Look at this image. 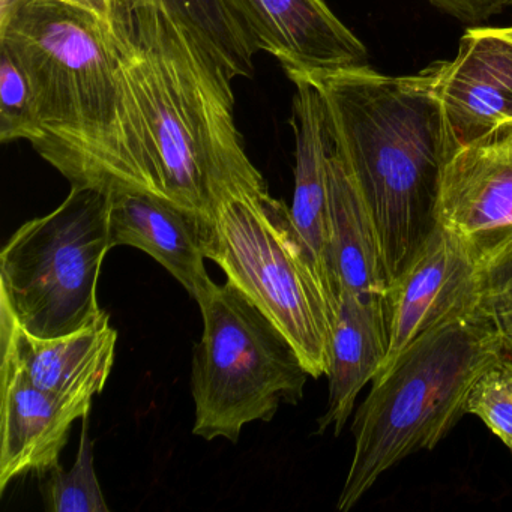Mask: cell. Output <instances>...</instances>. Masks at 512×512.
Masks as SVG:
<instances>
[{
  "mask_svg": "<svg viewBox=\"0 0 512 512\" xmlns=\"http://www.w3.org/2000/svg\"><path fill=\"white\" fill-rule=\"evenodd\" d=\"M110 193L71 187L44 217L19 227L0 253V305L29 334L64 337L106 314L98 280L110 244Z\"/></svg>",
  "mask_w": 512,
  "mask_h": 512,
  "instance_id": "52a82bcc",
  "label": "cell"
},
{
  "mask_svg": "<svg viewBox=\"0 0 512 512\" xmlns=\"http://www.w3.org/2000/svg\"><path fill=\"white\" fill-rule=\"evenodd\" d=\"M389 350L388 302L385 296L340 293L335 305L329 353L328 406L319 433L343 431L356 398L374 379Z\"/></svg>",
  "mask_w": 512,
  "mask_h": 512,
  "instance_id": "2e32d148",
  "label": "cell"
},
{
  "mask_svg": "<svg viewBox=\"0 0 512 512\" xmlns=\"http://www.w3.org/2000/svg\"><path fill=\"white\" fill-rule=\"evenodd\" d=\"M203 332L194 347L193 434L236 443L245 425L298 404L310 376L289 338L235 284H208L196 299Z\"/></svg>",
  "mask_w": 512,
  "mask_h": 512,
  "instance_id": "8992f818",
  "label": "cell"
},
{
  "mask_svg": "<svg viewBox=\"0 0 512 512\" xmlns=\"http://www.w3.org/2000/svg\"><path fill=\"white\" fill-rule=\"evenodd\" d=\"M43 485L46 508L52 512H109L94 466V445L89 439L88 416L83 418L79 451L70 472L61 464L50 470Z\"/></svg>",
  "mask_w": 512,
  "mask_h": 512,
  "instance_id": "d6986e66",
  "label": "cell"
},
{
  "mask_svg": "<svg viewBox=\"0 0 512 512\" xmlns=\"http://www.w3.org/2000/svg\"><path fill=\"white\" fill-rule=\"evenodd\" d=\"M254 49L284 73L317 74L368 65L367 47L325 0H226Z\"/></svg>",
  "mask_w": 512,
  "mask_h": 512,
  "instance_id": "30bf717a",
  "label": "cell"
},
{
  "mask_svg": "<svg viewBox=\"0 0 512 512\" xmlns=\"http://www.w3.org/2000/svg\"><path fill=\"white\" fill-rule=\"evenodd\" d=\"M113 34L164 196L206 229L242 193L268 190L245 151L233 79L154 0H121Z\"/></svg>",
  "mask_w": 512,
  "mask_h": 512,
  "instance_id": "7a4b0ae2",
  "label": "cell"
},
{
  "mask_svg": "<svg viewBox=\"0 0 512 512\" xmlns=\"http://www.w3.org/2000/svg\"><path fill=\"white\" fill-rule=\"evenodd\" d=\"M466 413L481 419L512 455V368L505 356L478 377L467 397Z\"/></svg>",
  "mask_w": 512,
  "mask_h": 512,
  "instance_id": "7402d4cb",
  "label": "cell"
},
{
  "mask_svg": "<svg viewBox=\"0 0 512 512\" xmlns=\"http://www.w3.org/2000/svg\"><path fill=\"white\" fill-rule=\"evenodd\" d=\"M328 182V268L335 299L340 293L388 295L391 283L376 227L352 169L338 145L329 116Z\"/></svg>",
  "mask_w": 512,
  "mask_h": 512,
  "instance_id": "5bb4252c",
  "label": "cell"
},
{
  "mask_svg": "<svg viewBox=\"0 0 512 512\" xmlns=\"http://www.w3.org/2000/svg\"><path fill=\"white\" fill-rule=\"evenodd\" d=\"M0 41L31 80L38 122L32 148L71 187L166 199L112 26L34 0L0 29Z\"/></svg>",
  "mask_w": 512,
  "mask_h": 512,
  "instance_id": "6da1fadb",
  "label": "cell"
},
{
  "mask_svg": "<svg viewBox=\"0 0 512 512\" xmlns=\"http://www.w3.org/2000/svg\"><path fill=\"white\" fill-rule=\"evenodd\" d=\"M304 76L325 101L392 283L436 227L440 175L452 155L436 94L437 62L410 76L368 65Z\"/></svg>",
  "mask_w": 512,
  "mask_h": 512,
  "instance_id": "3957f363",
  "label": "cell"
},
{
  "mask_svg": "<svg viewBox=\"0 0 512 512\" xmlns=\"http://www.w3.org/2000/svg\"><path fill=\"white\" fill-rule=\"evenodd\" d=\"M295 85L290 125L295 134L293 224L316 262L335 305L329 277L328 115L319 88L304 74L289 73Z\"/></svg>",
  "mask_w": 512,
  "mask_h": 512,
  "instance_id": "e0dca14e",
  "label": "cell"
},
{
  "mask_svg": "<svg viewBox=\"0 0 512 512\" xmlns=\"http://www.w3.org/2000/svg\"><path fill=\"white\" fill-rule=\"evenodd\" d=\"M110 244L137 248L164 266L191 298L211 283L205 266L202 227L169 200L145 191L110 194Z\"/></svg>",
  "mask_w": 512,
  "mask_h": 512,
  "instance_id": "9a60e30c",
  "label": "cell"
},
{
  "mask_svg": "<svg viewBox=\"0 0 512 512\" xmlns=\"http://www.w3.org/2000/svg\"><path fill=\"white\" fill-rule=\"evenodd\" d=\"M428 4L460 22L478 25L508 7L506 0H427Z\"/></svg>",
  "mask_w": 512,
  "mask_h": 512,
  "instance_id": "603a6c76",
  "label": "cell"
},
{
  "mask_svg": "<svg viewBox=\"0 0 512 512\" xmlns=\"http://www.w3.org/2000/svg\"><path fill=\"white\" fill-rule=\"evenodd\" d=\"M505 355L491 323L476 313L416 338L374 376L352 424L355 448L338 511H350L386 470L436 448L467 415L478 377Z\"/></svg>",
  "mask_w": 512,
  "mask_h": 512,
  "instance_id": "277c9868",
  "label": "cell"
},
{
  "mask_svg": "<svg viewBox=\"0 0 512 512\" xmlns=\"http://www.w3.org/2000/svg\"><path fill=\"white\" fill-rule=\"evenodd\" d=\"M505 362L509 365V367L512 368V356L511 355H505Z\"/></svg>",
  "mask_w": 512,
  "mask_h": 512,
  "instance_id": "484cf974",
  "label": "cell"
},
{
  "mask_svg": "<svg viewBox=\"0 0 512 512\" xmlns=\"http://www.w3.org/2000/svg\"><path fill=\"white\" fill-rule=\"evenodd\" d=\"M506 5H508V7H512V0H506Z\"/></svg>",
  "mask_w": 512,
  "mask_h": 512,
  "instance_id": "4316f807",
  "label": "cell"
},
{
  "mask_svg": "<svg viewBox=\"0 0 512 512\" xmlns=\"http://www.w3.org/2000/svg\"><path fill=\"white\" fill-rule=\"evenodd\" d=\"M67 7L91 14L106 25L113 26L121 0H52Z\"/></svg>",
  "mask_w": 512,
  "mask_h": 512,
  "instance_id": "cb8c5ba5",
  "label": "cell"
},
{
  "mask_svg": "<svg viewBox=\"0 0 512 512\" xmlns=\"http://www.w3.org/2000/svg\"><path fill=\"white\" fill-rule=\"evenodd\" d=\"M436 94L452 154L512 121V26L467 29L455 58L437 62Z\"/></svg>",
  "mask_w": 512,
  "mask_h": 512,
  "instance_id": "8fae6325",
  "label": "cell"
},
{
  "mask_svg": "<svg viewBox=\"0 0 512 512\" xmlns=\"http://www.w3.org/2000/svg\"><path fill=\"white\" fill-rule=\"evenodd\" d=\"M202 242L206 259L289 338L310 376H326L335 302L286 203L268 190L238 194L220 206Z\"/></svg>",
  "mask_w": 512,
  "mask_h": 512,
  "instance_id": "5b68a950",
  "label": "cell"
},
{
  "mask_svg": "<svg viewBox=\"0 0 512 512\" xmlns=\"http://www.w3.org/2000/svg\"><path fill=\"white\" fill-rule=\"evenodd\" d=\"M92 401L70 400L35 386L16 367L0 365V493L14 479L50 472L77 419Z\"/></svg>",
  "mask_w": 512,
  "mask_h": 512,
  "instance_id": "4fadbf2b",
  "label": "cell"
},
{
  "mask_svg": "<svg viewBox=\"0 0 512 512\" xmlns=\"http://www.w3.org/2000/svg\"><path fill=\"white\" fill-rule=\"evenodd\" d=\"M478 307L512 355V235L478 262Z\"/></svg>",
  "mask_w": 512,
  "mask_h": 512,
  "instance_id": "44dd1931",
  "label": "cell"
},
{
  "mask_svg": "<svg viewBox=\"0 0 512 512\" xmlns=\"http://www.w3.org/2000/svg\"><path fill=\"white\" fill-rule=\"evenodd\" d=\"M232 76L251 79L257 50L226 0H154Z\"/></svg>",
  "mask_w": 512,
  "mask_h": 512,
  "instance_id": "ac0fdd59",
  "label": "cell"
},
{
  "mask_svg": "<svg viewBox=\"0 0 512 512\" xmlns=\"http://www.w3.org/2000/svg\"><path fill=\"white\" fill-rule=\"evenodd\" d=\"M0 344L2 361L16 367L38 388L70 400L92 401L106 388L112 373L118 331L106 313L74 334L35 337L0 305Z\"/></svg>",
  "mask_w": 512,
  "mask_h": 512,
  "instance_id": "7c38bea8",
  "label": "cell"
},
{
  "mask_svg": "<svg viewBox=\"0 0 512 512\" xmlns=\"http://www.w3.org/2000/svg\"><path fill=\"white\" fill-rule=\"evenodd\" d=\"M38 137L34 91L26 68L5 41H0V142Z\"/></svg>",
  "mask_w": 512,
  "mask_h": 512,
  "instance_id": "ffe728a7",
  "label": "cell"
},
{
  "mask_svg": "<svg viewBox=\"0 0 512 512\" xmlns=\"http://www.w3.org/2000/svg\"><path fill=\"white\" fill-rule=\"evenodd\" d=\"M389 350L377 374L416 338L451 320L481 313L478 263L466 245L436 224L389 286Z\"/></svg>",
  "mask_w": 512,
  "mask_h": 512,
  "instance_id": "ba28073f",
  "label": "cell"
},
{
  "mask_svg": "<svg viewBox=\"0 0 512 512\" xmlns=\"http://www.w3.org/2000/svg\"><path fill=\"white\" fill-rule=\"evenodd\" d=\"M436 223L476 263L512 235V121L458 148L443 166Z\"/></svg>",
  "mask_w": 512,
  "mask_h": 512,
  "instance_id": "9c48e42d",
  "label": "cell"
},
{
  "mask_svg": "<svg viewBox=\"0 0 512 512\" xmlns=\"http://www.w3.org/2000/svg\"><path fill=\"white\" fill-rule=\"evenodd\" d=\"M31 2L34 0H0V29L8 25L20 8L31 4Z\"/></svg>",
  "mask_w": 512,
  "mask_h": 512,
  "instance_id": "d4e9b609",
  "label": "cell"
}]
</instances>
